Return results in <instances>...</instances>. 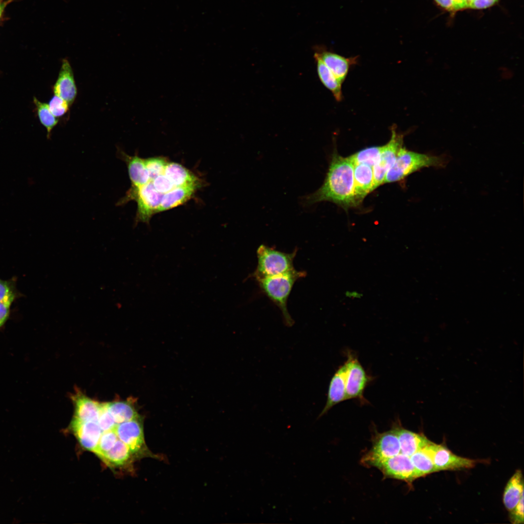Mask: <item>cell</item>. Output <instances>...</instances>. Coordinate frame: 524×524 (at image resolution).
Here are the masks:
<instances>
[{"instance_id": "cell-1", "label": "cell", "mask_w": 524, "mask_h": 524, "mask_svg": "<svg viewBox=\"0 0 524 524\" xmlns=\"http://www.w3.org/2000/svg\"><path fill=\"white\" fill-rule=\"evenodd\" d=\"M322 201L332 202L346 210L360 204L354 191V164L349 157H342L335 151L322 185L302 200L306 207Z\"/></svg>"}, {"instance_id": "cell-2", "label": "cell", "mask_w": 524, "mask_h": 524, "mask_svg": "<svg viewBox=\"0 0 524 524\" xmlns=\"http://www.w3.org/2000/svg\"><path fill=\"white\" fill-rule=\"evenodd\" d=\"M448 163L445 155H431L407 150L402 147L395 161L387 172L384 183L401 180L425 167L442 168Z\"/></svg>"}, {"instance_id": "cell-3", "label": "cell", "mask_w": 524, "mask_h": 524, "mask_svg": "<svg viewBox=\"0 0 524 524\" xmlns=\"http://www.w3.org/2000/svg\"><path fill=\"white\" fill-rule=\"evenodd\" d=\"M306 275L305 271L294 269L284 274L257 280L264 293L281 311L284 323L288 327L292 326L294 323L287 307L288 296L295 282Z\"/></svg>"}, {"instance_id": "cell-4", "label": "cell", "mask_w": 524, "mask_h": 524, "mask_svg": "<svg viewBox=\"0 0 524 524\" xmlns=\"http://www.w3.org/2000/svg\"><path fill=\"white\" fill-rule=\"evenodd\" d=\"M296 253V250L286 253L263 245L260 246L257 250L258 265L252 276L257 280L293 271Z\"/></svg>"}, {"instance_id": "cell-5", "label": "cell", "mask_w": 524, "mask_h": 524, "mask_svg": "<svg viewBox=\"0 0 524 524\" xmlns=\"http://www.w3.org/2000/svg\"><path fill=\"white\" fill-rule=\"evenodd\" d=\"M163 195L155 189L150 181L138 187H131L117 205H122L131 200H134L137 205L135 226L139 222L148 224L151 217L157 213Z\"/></svg>"}, {"instance_id": "cell-6", "label": "cell", "mask_w": 524, "mask_h": 524, "mask_svg": "<svg viewBox=\"0 0 524 524\" xmlns=\"http://www.w3.org/2000/svg\"><path fill=\"white\" fill-rule=\"evenodd\" d=\"M143 420L140 416L116 425L115 430L118 438L128 446L135 460L147 458L163 460L161 455L153 453L146 444Z\"/></svg>"}, {"instance_id": "cell-7", "label": "cell", "mask_w": 524, "mask_h": 524, "mask_svg": "<svg viewBox=\"0 0 524 524\" xmlns=\"http://www.w3.org/2000/svg\"><path fill=\"white\" fill-rule=\"evenodd\" d=\"M346 365L345 377L347 400L356 399L361 404L368 403L364 397L366 387L372 377L365 371L355 353L347 350L346 352Z\"/></svg>"}, {"instance_id": "cell-8", "label": "cell", "mask_w": 524, "mask_h": 524, "mask_svg": "<svg viewBox=\"0 0 524 524\" xmlns=\"http://www.w3.org/2000/svg\"><path fill=\"white\" fill-rule=\"evenodd\" d=\"M403 144V135L393 126L391 138L386 144L382 146L378 159L373 166L374 190L384 183L386 174L393 164Z\"/></svg>"}, {"instance_id": "cell-9", "label": "cell", "mask_w": 524, "mask_h": 524, "mask_svg": "<svg viewBox=\"0 0 524 524\" xmlns=\"http://www.w3.org/2000/svg\"><path fill=\"white\" fill-rule=\"evenodd\" d=\"M400 453V447L395 428L378 434L371 451L363 458L366 465L375 466L379 462Z\"/></svg>"}, {"instance_id": "cell-10", "label": "cell", "mask_w": 524, "mask_h": 524, "mask_svg": "<svg viewBox=\"0 0 524 524\" xmlns=\"http://www.w3.org/2000/svg\"><path fill=\"white\" fill-rule=\"evenodd\" d=\"M375 467L386 477L402 480L408 483H411L419 478L410 457L401 453L379 462Z\"/></svg>"}, {"instance_id": "cell-11", "label": "cell", "mask_w": 524, "mask_h": 524, "mask_svg": "<svg viewBox=\"0 0 524 524\" xmlns=\"http://www.w3.org/2000/svg\"><path fill=\"white\" fill-rule=\"evenodd\" d=\"M429 447L437 472L472 468L477 462V460L456 455L443 444L430 442Z\"/></svg>"}, {"instance_id": "cell-12", "label": "cell", "mask_w": 524, "mask_h": 524, "mask_svg": "<svg viewBox=\"0 0 524 524\" xmlns=\"http://www.w3.org/2000/svg\"><path fill=\"white\" fill-rule=\"evenodd\" d=\"M346 371V365L344 362L339 367L332 377L328 387L326 404L317 419L326 414L335 405L347 400L345 389Z\"/></svg>"}, {"instance_id": "cell-13", "label": "cell", "mask_w": 524, "mask_h": 524, "mask_svg": "<svg viewBox=\"0 0 524 524\" xmlns=\"http://www.w3.org/2000/svg\"><path fill=\"white\" fill-rule=\"evenodd\" d=\"M53 92L70 106L77 95V88L71 66L67 59L62 60L58 78L53 86Z\"/></svg>"}, {"instance_id": "cell-14", "label": "cell", "mask_w": 524, "mask_h": 524, "mask_svg": "<svg viewBox=\"0 0 524 524\" xmlns=\"http://www.w3.org/2000/svg\"><path fill=\"white\" fill-rule=\"evenodd\" d=\"M71 427L81 445L85 449L95 453L102 434L96 422H81L73 419Z\"/></svg>"}, {"instance_id": "cell-15", "label": "cell", "mask_w": 524, "mask_h": 524, "mask_svg": "<svg viewBox=\"0 0 524 524\" xmlns=\"http://www.w3.org/2000/svg\"><path fill=\"white\" fill-rule=\"evenodd\" d=\"M71 400L74 408L73 419L81 422H97L101 403L91 399L80 391L71 396Z\"/></svg>"}, {"instance_id": "cell-16", "label": "cell", "mask_w": 524, "mask_h": 524, "mask_svg": "<svg viewBox=\"0 0 524 524\" xmlns=\"http://www.w3.org/2000/svg\"><path fill=\"white\" fill-rule=\"evenodd\" d=\"M319 58L342 83L344 81L350 67L357 62V57L345 58L327 50L315 52Z\"/></svg>"}, {"instance_id": "cell-17", "label": "cell", "mask_w": 524, "mask_h": 524, "mask_svg": "<svg viewBox=\"0 0 524 524\" xmlns=\"http://www.w3.org/2000/svg\"><path fill=\"white\" fill-rule=\"evenodd\" d=\"M354 181L355 194L360 204L374 190L373 167L363 164L354 165Z\"/></svg>"}, {"instance_id": "cell-18", "label": "cell", "mask_w": 524, "mask_h": 524, "mask_svg": "<svg viewBox=\"0 0 524 524\" xmlns=\"http://www.w3.org/2000/svg\"><path fill=\"white\" fill-rule=\"evenodd\" d=\"M119 155L127 164L131 187H138L150 181L144 159L137 155L130 156L121 150Z\"/></svg>"}, {"instance_id": "cell-19", "label": "cell", "mask_w": 524, "mask_h": 524, "mask_svg": "<svg viewBox=\"0 0 524 524\" xmlns=\"http://www.w3.org/2000/svg\"><path fill=\"white\" fill-rule=\"evenodd\" d=\"M164 174L170 180L174 187H196L198 188L200 182L198 178L181 164L168 163Z\"/></svg>"}, {"instance_id": "cell-20", "label": "cell", "mask_w": 524, "mask_h": 524, "mask_svg": "<svg viewBox=\"0 0 524 524\" xmlns=\"http://www.w3.org/2000/svg\"><path fill=\"white\" fill-rule=\"evenodd\" d=\"M394 428L400 444V453L407 456L410 457L429 441L423 434L402 427H395Z\"/></svg>"}, {"instance_id": "cell-21", "label": "cell", "mask_w": 524, "mask_h": 524, "mask_svg": "<svg viewBox=\"0 0 524 524\" xmlns=\"http://www.w3.org/2000/svg\"><path fill=\"white\" fill-rule=\"evenodd\" d=\"M101 460L109 466L132 468V463L135 459L128 446L118 439L112 448L104 454Z\"/></svg>"}, {"instance_id": "cell-22", "label": "cell", "mask_w": 524, "mask_h": 524, "mask_svg": "<svg viewBox=\"0 0 524 524\" xmlns=\"http://www.w3.org/2000/svg\"><path fill=\"white\" fill-rule=\"evenodd\" d=\"M135 399L128 398L125 400H115L107 402V408L116 425L140 417L135 406Z\"/></svg>"}, {"instance_id": "cell-23", "label": "cell", "mask_w": 524, "mask_h": 524, "mask_svg": "<svg viewBox=\"0 0 524 524\" xmlns=\"http://www.w3.org/2000/svg\"><path fill=\"white\" fill-rule=\"evenodd\" d=\"M198 188L175 187L162 196L157 213L180 206L192 198Z\"/></svg>"}, {"instance_id": "cell-24", "label": "cell", "mask_w": 524, "mask_h": 524, "mask_svg": "<svg viewBox=\"0 0 524 524\" xmlns=\"http://www.w3.org/2000/svg\"><path fill=\"white\" fill-rule=\"evenodd\" d=\"M524 494V480L521 470H518L508 480L505 488L503 501L506 508L511 511Z\"/></svg>"}, {"instance_id": "cell-25", "label": "cell", "mask_w": 524, "mask_h": 524, "mask_svg": "<svg viewBox=\"0 0 524 524\" xmlns=\"http://www.w3.org/2000/svg\"><path fill=\"white\" fill-rule=\"evenodd\" d=\"M429 442L410 457L419 478L437 472L428 447Z\"/></svg>"}, {"instance_id": "cell-26", "label": "cell", "mask_w": 524, "mask_h": 524, "mask_svg": "<svg viewBox=\"0 0 524 524\" xmlns=\"http://www.w3.org/2000/svg\"><path fill=\"white\" fill-rule=\"evenodd\" d=\"M319 78L323 85L333 94L338 101L342 99V84L331 70L319 58L315 57Z\"/></svg>"}, {"instance_id": "cell-27", "label": "cell", "mask_w": 524, "mask_h": 524, "mask_svg": "<svg viewBox=\"0 0 524 524\" xmlns=\"http://www.w3.org/2000/svg\"><path fill=\"white\" fill-rule=\"evenodd\" d=\"M382 146L364 148L349 156L354 165L366 164L373 167L378 159Z\"/></svg>"}, {"instance_id": "cell-28", "label": "cell", "mask_w": 524, "mask_h": 524, "mask_svg": "<svg viewBox=\"0 0 524 524\" xmlns=\"http://www.w3.org/2000/svg\"><path fill=\"white\" fill-rule=\"evenodd\" d=\"M33 101L36 106L39 120L47 129V137L49 138L52 129L57 125L58 119L51 112L48 104L42 102L35 98H34Z\"/></svg>"}, {"instance_id": "cell-29", "label": "cell", "mask_w": 524, "mask_h": 524, "mask_svg": "<svg viewBox=\"0 0 524 524\" xmlns=\"http://www.w3.org/2000/svg\"><path fill=\"white\" fill-rule=\"evenodd\" d=\"M19 296L16 287V279L2 280L0 278V302L12 303Z\"/></svg>"}, {"instance_id": "cell-30", "label": "cell", "mask_w": 524, "mask_h": 524, "mask_svg": "<svg viewBox=\"0 0 524 524\" xmlns=\"http://www.w3.org/2000/svg\"><path fill=\"white\" fill-rule=\"evenodd\" d=\"M118 439L115 429L102 432L94 453L101 459L104 454L114 445Z\"/></svg>"}, {"instance_id": "cell-31", "label": "cell", "mask_w": 524, "mask_h": 524, "mask_svg": "<svg viewBox=\"0 0 524 524\" xmlns=\"http://www.w3.org/2000/svg\"><path fill=\"white\" fill-rule=\"evenodd\" d=\"M144 160L150 181L157 176L164 174L166 166L168 163L166 159L161 157H151L144 159Z\"/></svg>"}, {"instance_id": "cell-32", "label": "cell", "mask_w": 524, "mask_h": 524, "mask_svg": "<svg viewBox=\"0 0 524 524\" xmlns=\"http://www.w3.org/2000/svg\"><path fill=\"white\" fill-rule=\"evenodd\" d=\"M97 423L102 432L115 428L116 424L107 408L106 403H101Z\"/></svg>"}, {"instance_id": "cell-33", "label": "cell", "mask_w": 524, "mask_h": 524, "mask_svg": "<svg viewBox=\"0 0 524 524\" xmlns=\"http://www.w3.org/2000/svg\"><path fill=\"white\" fill-rule=\"evenodd\" d=\"M49 108L56 118L64 116L69 111L70 105L61 97L54 95L50 100Z\"/></svg>"}, {"instance_id": "cell-34", "label": "cell", "mask_w": 524, "mask_h": 524, "mask_svg": "<svg viewBox=\"0 0 524 524\" xmlns=\"http://www.w3.org/2000/svg\"><path fill=\"white\" fill-rule=\"evenodd\" d=\"M151 182L155 189L163 194L169 192L175 187L164 174L157 176L151 180Z\"/></svg>"}, {"instance_id": "cell-35", "label": "cell", "mask_w": 524, "mask_h": 524, "mask_svg": "<svg viewBox=\"0 0 524 524\" xmlns=\"http://www.w3.org/2000/svg\"><path fill=\"white\" fill-rule=\"evenodd\" d=\"M509 519L514 524H524V494L515 507L510 511Z\"/></svg>"}, {"instance_id": "cell-36", "label": "cell", "mask_w": 524, "mask_h": 524, "mask_svg": "<svg viewBox=\"0 0 524 524\" xmlns=\"http://www.w3.org/2000/svg\"><path fill=\"white\" fill-rule=\"evenodd\" d=\"M500 0H473L468 8L483 9L491 7L496 4Z\"/></svg>"}, {"instance_id": "cell-37", "label": "cell", "mask_w": 524, "mask_h": 524, "mask_svg": "<svg viewBox=\"0 0 524 524\" xmlns=\"http://www.w3.org/2000/svg\"><path fill=\"white\" fill-rule=\"evenodd\" d=\"M441 7L450 12H456L460 10L455 0H434Z\"/></svg>"}, {"instance_id": "cell-38", "label": "cell", "mask_w": 524, "mask_h": 524, "mask_svg": "<svg viewBox=\"0 0 524 524\" xmlns=\"http://www.w3.org/2000/svg\"><path fill=\"white\" fill-rule=\"evenodd\" d=\"M11 305L7 303L0 302V329L9 318Z\"/></svg>"}, {"instance_id": "cell-39", "label": "cell", "mask_w": 524, "mask_h": 524, "mask_svg": "<svg viewBox=\"0 0 524 524\" xmlns=\"http://www.w3.org/2000/svg\"><path fill=\"white\" fill-rule=\"evenodd\" d=\"M345 295L349 298H360L362 296V295L356 291L348 292L347 291L345 293Z\"/></svg>"}, {"instance_id": "cell-40", "label": "cell", "mask_w": 524, "mask_h": 524, "mask_svg": "<svg viewBox=\"0 0 524 524\" xmlns=\"http://www.w3.org/2000/svg\"><path fill=\"white\" fill-rule=\"evenodd\" d=\"M459 6L460 10L468 8L465 0H455Z\"/></svg>"}, {"instance_id": "cell-41", "label": "cell", "mask_w": 524, "mask_h": 524, "mask_svg": "<svg viewBox=\"0 0 524 524\" xmlns=\"http://www.w3.org/2000/svg\"><path fill=\"white\" fill-rule=\"evenodd\" d=\"M4 9V4L0 1V17Z\"/></svg>"}, {"instance_id": "cell-42", "label": "cell", "mask_w": 524, "mask_h": 524, "mask_svg": "<svg viewBox=\"0 0 524 524\" xmlns=\"http://www.w3.org/2000/svg\"><path fill=\"white\" fill-rule=\"evenodd\" d=\"M472 0H465V1H466V2L467 3V5L468 8V7H469V5L470 3L471 2V1Z\"/></svg>"}]
</instances>
